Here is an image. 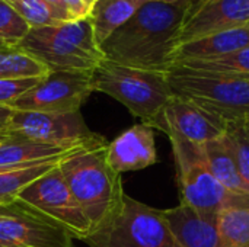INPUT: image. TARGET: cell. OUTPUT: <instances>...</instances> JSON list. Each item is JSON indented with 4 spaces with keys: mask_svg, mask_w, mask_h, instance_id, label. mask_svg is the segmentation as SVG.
Wrapping results in <instances>:
<instances>
[{
    "mask_svg": "<svg viewBox=\"0 0 249 247\" xmlns=\"http://www.w3.org/2000/svg\"><path fill=\"white\" fill-rule=\"evenodd\" d=\"M191 3L193 0L146 1L101 44L105 60L166 74L172 68L179 31Z\"/></svg>",
    "mask_w": 249,
    "mask_h": 247,
    "instance_id": "cell-1",
    "label": "cell"
},
{
    "mask_svg": "<svg viewBox=\"0 0 249 247\" xmlns=\"http://www.w3.org/2000/svg\"><path fill=\"white\" fill-rule=\"evenodd\" d=\"M107 146L80 147L66 156L58 169L88 217L92 231L101 226L117 208L124 197L123 179L107 160Z\"/></svg>",
    "mask_w": 249,
    "mask_h": 247,
    "instance_id": "cell-2",
    "label": "cell"
},
{
    "mask_svg": "<svg viewBox=\"0 0 249 247\" xmlns=\"http://www.w3.org/2000/svg\"><path fill=\"white\" fill-rule=\"evenodd\" d=\"M48 71H92L105 60L90 17L31 28L16 45Z\"/></svg>",
    "mask_w": 249,
    "mask_h": 247,
    "instance_id": "cell-3",
    "label": "cell"
},
{
    "mask_svg": "<svg viewBox=\"0 0 249 247\" xmlns=\"http://www.w3.org/2000/svg\"><path fill=\"white\" fill-rule=\"evenodd\" d=\"M92 84L95 92L114 98L143 124L160 130L163 109L172 98L165 73L102 60L92 70Z\"/></svg>",
    "mask_w": 249,
    "mask_h": 247,
    "instance_id": "cell-4",
    "label": "cell"
},
{
    "mask_svg": "<svg viewBox=\"0 0 249 247\" xmlns=\"http://www.w3.org/2000/svg\"><path fill=\"white\" fill-rule=\"evenodd\" d=\"M83 242L90 247H181L165 221L163 210L152 208L127 194Z\"/></svg>",
    "mask_w": 249,
    "mask_h": 247,
    "instance_id": "cell-5",
    "label": "cell"
},
{
    "mask_svg": "<svg viewBox=\"0 0 249 247\" xmlns=\"http://www.w3.org/2000/svg\"><path fill=\"white\" fill-rule=\"evenodd\" d=\"M166 80L174 96L196 103L226 124L249 115V79L174 66Z\"/></svg>",
    "mask_w": 249,
    "mask_h": 247,
    "instance_id": "cell-6",
    "label": "cell"
},
{
    "mask_svg": "<svg viewBox=\"0 0 249 247\" xmlns=\"http://www.w3.org/2000/svg\"><path fill=\"white\" fill-rule=\"evenodd\" d=\"M168 138L177 165L181 204L204 213L220 214L226 208L248 201L249 194H233L213 176L201 146L174 134H168Z\"/></svg>",
    "mask_w": 249,
    "mask_h": 247,
    "instance_id": "cell-7",
    "label": "cell"
},
{
    "mask_svg": "<svg viewBox=\"0 0 249 247\" xmlns=\"http://www.w3.org/2000/svg\"><path fill=\"white\" fill-rule=\"evenodd\" d=\"M0 137H20L64 148L107 146L102 135L89 130L80 111L58 114L13 109Z\"/></svg>",
    "mask_w": 249,
    "mask_h": 247,
    "instance_id": "cell-8",
    "label": "cell"
},
{
    "mask_svg": "<svg viewBox=\"0 0 249 247\" xmlns=\"http://www.w3.org/2000/svg\"><path fill=\"white\" fill-rule=\"evenodd\" d=\"M18 199L64 227L73 239L85 240L92 233V226L71 195L58 166L28 185Z\"/></svg>",
    "mask_w": 249,
    "mask_h": 247,
    "instance_id": "cell-9",
    "label": "cell"
},
{
    "mask_svg": "<svg viewBox=\"0 0 249 247\" xmlns=\"http://www.w3.org/2000/svg\"><path fill=\"white\" fill-rule=\"evenodd\" d=\"M93 92L92 71H48L10 108L32 112H77Z\"/></svg>",
    "mask_w": 249,
    "mask_h": 247,
    "instance_id": "cell-10",
    "label": "cell"
},
{
    "mask_svg": "<svg viewBox=\"0 0 249 247\" xmlns=\"http://www.w3.org/2000/svg\"><path fill=\"white\" fill-rule=\"evenodd\" d=\"M0 247H73L71 234L22 201L0 205Z\"/></svg>",
    "mask_w": 249,
    "mask_h": 247,
    "instance_id": "cell-11",
    "label": "cell"
},
{
    "mask_svg": "<svg viewBox=\"0 0 249 247\" xmlns=\"http://www.w3.org/2000/svg\"><path fill=\"white\" fill-rule=\"evenodd\" d=\"M247 25H249V0H193L179 31L178 45Z\"/></svg>",
    "mask_w": 249,
    "mask_h": 247,
    "instance_id": "cell-12",
    "label": "cell"
},
{
    "mask_svg": "<svg viewBox=\"0 0 249 247\" xmlns=\"http://www.w3.org/2000/svg\"><path fill=\"white\" fill-rule=\"evenodd\" d=\"M159 131L203 146L222 137L226 132V122L196 103L172 95L163 109Z\"/></svg>",
    "mask_w": 249,
    "mask_h": 247,
    "instance_id": "cell-13",
    "label": "cell"
},
{
    "mask_svg": "<svg viewBox=\"0 0 249 247\" xmlns=\"http://www.w3.org/2000/svg\"><path fill=\"white\" fill-rule=\"evenodd\" d=\"M108 165L117 172H134L150 167L158 162L155 128L147 124H136L118 135L107 147Z\"/></svg>",
    "mask_w": 249,
    "mask_h": 247,
    "instance_id": "cell-14",
    "label": "cell"
},
{
    "mask_svg": "<svg viewBox=\"0 0 249 247\" xmlns=\"http://www.w3.org/2000/svg\"><path fill=\"white\" fill-rule=\"evenodd\" d=\"M163 217L181 247H220L219 214L179 204L175 208L163 210Z\"/></svg>",
    "mask_w": 249,
    "mask_h": 247,
    "instance_id": "cell-15",
    "label": "cell"
},
{
    "mask_svg": "<svg viewBox=\"0 0 249 247\" xmlns=\"http://www.w3.org/2000/svg\"><path fill=\"white\" fill-rule=\"evenodd\" d=\"M249 47V25L204 35L179 44L172 57V67L177 64L217 58Z\"/></svg>",
    "mask_w": 249,
    "mask_h": 247,
    "instance_id": "cell-16",
    "label": "cell"
},
{
    "mask_svg": "<svg viewBox=\"0 0 249 247\" xmlns=\"http://www.w3.org/2000/svg\"><path fill=\"white\" fill-rule=\"evenodd\" d=\"M201 147L210 172L228 191L233 194H249L248 188L241 178L236 156L226 132L222 137L203 144Z\"/></svg>",
    "mask_w": 249,
    "mask_h": 247,
    "instance_id": "cell-17",
    "label": "cell"
},
{
    "mask_svg": "<svg viewBox=\"0 0 249 247\" xmlns=\"http://www.w3.org/2000/svg\"><path fill=\"white\" fill-rule=\"evenodd\" d=\"M76 148H64L20 137H0V170L54 159Z\"/></svg>",
    "mask_w": 249,
    "mask_h": 247,
    "instance_id": "cell-18",
    "label": "cell"
},
{
    "mask_svg": "<svg viewBox=\"0 0 249 247\" xmlns=\"http://www.w3.org/2000/svg\"><path fill=\"white\" fill-rule=\"evenodd\" d=\"M144 3L146 0H98L89 16L98 45L101 47L118 28L131 19Z\"/></svg>",
    "mask_w": 249,
    "mask_h": 247,
    "instance_id": "cell-19",
    "label": "cell"
},
{
    "mask_svg": "<svg viewBox=\"0 0 249 247\" xmlns=\"http://www.w3.org/2000/svg\"><path fill=\"white\" fill-rule=\"evenodd\" d=\"M77 150V148H76ZM73 150V151H76ZM70 151V153H73ZM63 154L54 159L31 163L26 166H19V167H12V169H4L0 170V205H7L12 204L18 199V195L32 182L48 173L51 169L58 166V163L69 156Z\"/></svg>",
    "mask_w": 249,
    "mask_h": 247,
    "instance_id": "cell-20",
    "label": "cell"
},
{
    "mask_svg": "<svg viewBox=\"0 0 249 247\" xmlns=\"http://www.w3.org/2000/svg\"><path fill=\"white\" fill-rule=\"evenodd\" d=\"M220 247H249V199L219 214Z\"/></svg>",
    "mask_w": 249,
    "mask_h": 247,
    "instance_id": "cell-21",
    "label": "cell"
},
{
    "mask_svg": "<svg viewBox=\"0 0 249 247\" xmlns=\"http://www.w3.org/2000/svg\"><path fill=\"white\" fill-rule=\"evenodd\" d=\"M177 66L191 68L196 71L209 73V74L249 79V47L226 54V55H222V57H217V58L188 61V63L177 64Z\"/></svg>",
    "mask_w": 249,
    "mask_h": 247,
    "instance_id": "cell-22",
    "label": "cell"
},
{
    "mask_svg": "<svg viewBox=\"0 0 249 247\" xmlns=\"http://www.w3.org/2000/svg\"><path fill=\"white\" fill-rule=\"evenodd\" d=\"M48 70L16 47L0 48V79L44 77Z\"/></svg>",
    "mask_w": 249,
    "mask_h": 247,
    "instance_id": "cell-23",
    "label": "cell"
},
{
    "mask_svg": "<svg viewBox=\"0 0 249 247\" xmlns=\"http://www.w3.org/2000/svg\"><path fill=\"white\" fill-rule=\"evenodd\" d=\"M226 135L229 137L241 178L249 191V118H239L226 124Z\"/></svg>",
    "mask_w": 249,
    "mask_h": 247,
    "instance_id": "cell-24",
    "label": "cell"
},
{
    "mask_svg": "<svg viewBox=\"0 0 249 247\" xmlns=\"http://www.w3.org/2000/svg\"><path fill=\"white\" fill-rule=\"evenodd\" d=\"M31 26L4 0H0V41L7 47H16L29 32Z\"/></svg>",
    "mask_w": 249,
    "mask_h": 247,
    "instance_id": "cell-25",
    "label": "cell"
},
{
    "mask_svg": "<svg viewBox=\"0 0 249 247\" xmlns=\"http://www.w3.org/2000/svg\"><path fill=\"white\" fill-rule=\"evenodd\" d=\"M4 1H7L31 28L58 23L41 0H4Z\"/></svg>",
    "mask_w": 249,
    "mask_h": 247,
    "instance_id": "cell-26",
    "label": "cell"
},
{
    "mask_svg": "<svg viewBox=\"0 0 249 247\" xmlns=\"http://www.w3.org/2000/svg\"><path fill=\"white\" fill-rule=\"evenodd\" d=\"M42 77L0 79V105L10 106L23 93L32 89Z\"/></svg>",
    "mask_w": 249,
    "mask_h": 247,
    "instance_id": "cell-27",
    "label": "cell"
},
{
    "mask_svg": "<svg viewBox=\"0 0 249 247\" xmlns=\"http://www.w3.org/2000/svg\"><path fill=\"white\" fill-rule=\"evenodd\" d=\"M67 15H69V20H82L89 17V10L85 7V4L82 3V0H63Z\"/></svg>",
    "mask_w": 249,
    "mask_h": 247,
    "instance_id": "cell-28",
    "label": "cell"
},
{
    "mask_svg": "<svg viewBox=\"0 0 249 247\" xmlns=\"http://www.w3.org/2000/svg\"><path fill=\"white\" fill-rule=\"evenodd\" d=\"M41 1L47 6V9L58 23L69 22V15L63 0H41Z\"/></svg>",
    "mask_w": 249,
    "mask_h": 247,
    "instance_id": "cell-29",
    "label": "cell"
},
{
    "mask_svg": "<svg viewBox=\"0 0 249 247\" xmlns=\"http://www.w3.org/2000/svg\"><path fill=\"white\" fill-rule=\"evenodd\" d=\"M13 114V108L7 105H0V134L4 131V128L9 124V119Z\"/></svg>",
    "mask_w": 249,
    "mask_h": 247,
    "instance_id": "cell-30",
    "label": "cell"
},
{
    "mask_svg": "<svg viewBox=\"0 0 249 247\" xmlns=\"http://www.w3.org/2000/svg\"><path fill=\"white\" fill-rule=\"evenodd\" d=\"M82 3H83L85 7L89 10V16H90V12L93 10V7H95V4L98 3V0H82Z\"/></svg>",
    "mask_w": 249,
    "mask_h": 247,
    "instance_id": "cell-31",
    "label": "cell"
},
{
    "mask_svg": "<svg viewBox=\"0 0 249 247\" xmlns=\"http://www.w3.org/2000/svg\"><path fill=\"white\" fill-rule=\"evenodd\" d=\"M146 1H177V0H146Z\"/></svg>",
    "mask_w": 249,
    "mask_h": 247,
    "instance_id": "cell-32",
    "label": "cell"
},
{
    "mask_svg": "<svg viewBox=\"0 0 249 247\" xmlns=\"http://www.w3.org/2000/svg\"><path fill=\"white\" fill-rule=\"evenodd\" d=\"M3 47H7V45H6V44H3V42L0 41V48H3Z\"/></svg>",
    "mask_w": 249,
    "mask_h": 247,
    "instance_id": "cell-33",
    "label": "cell"
},
{
    "mask_svg": "<svg viewBox=\"0 0 249 247\" xmlns=\"http://www.w3.org/2000/svg\"><path fill=\"white\" fill-rule=\"evenodd\" d=\"M248 118H249V115H248Z\"/></svg>",
    "mask_w": 249,
    "mask_h": 247,
    "instance_id": "cell-34",
    "label": "cell"
}]
</instances>
